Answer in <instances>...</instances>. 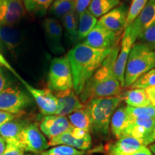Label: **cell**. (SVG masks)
<instances>
[{
    "mask_svg": "<svg viewBox=\"0 0 155 155\" xmlns=\"http://www.w3.org/2000/svg\"><path fill=\"white\" fill-rule=\"evenodd\" d=\"M120 43L116 44L96 71L85 85L79 98L83 104L98 98L119 96L122 87L114 73V65L119 53Z\"/></svg>",
    "mask_w": 155,
    "mask_h": 155,
    "instance_id": "1",
    "label": "cell"
},
{
    "mask_svg": "<svg viewBox=\"0 0 155 155\" xmlns=\"http://www.w3.org/2000/svg\"><path fill=\"white\" fill-rule=\"evenodd\" d=\"M111 49L99 50L83 43L75 45L68 53L73 75V90L78 96L85 85L101 67Z\"/></svg>",
    "mask_w": 155,
    "mask_h": 155,
    "instance_id": "2",
    "label": "cell"
},
{
    "mask_svg": "<svg viewBox=\"0 0 155 155\" xmlns=\"http://www.w3.org/2000/svg\"><path fill=\"white\" fill-rule=\"evenodd\" d=\"M119 96L94 98L85 104L91 121V131L102 139L110 134V124L113 114L122 101Z\"/></svg>",
    "mask_w": 155,
    "mask_h": 155,
    "instance_id": "3",
    "label": "cell"
},
{
    "mask_svg": "<svg viewBox=\"0 0 155 155\" xmlns=\"http://www.w3.org/2000/svg\"><path fill=\"white\" fill-rule=\"evenodd\" d=\"M155 68V50L141 42L131 48L124 73V88H129L139 77Z\"/></svg>",
    "mask_w": 155,
    "mask_h": 155,
    "instance_id": "4",
    "label": "cell"
},
{
    "mask_svg": "<svg viewBox=\"0 0 155 155\" xmlns=\"http://www.w3.org/2000/svg\"><path fill=\"white\" fill-rule=\"evenodd\" d=\"M48 87L54 93L73 89V75L67 56L54 58L48 76Z\"/></svg>",
    "mask_w": 155,
    "mask_h": 155,
    "instance_id": "5",
    "label": "cell"
},
{
    "mask_svg": "<svg viewBox=\"0 0 155 155\" xmlns=\"http://www.w3.org/2000/svg\"><path fill=\"white\" fill-rule=\"evenodd\" d=\"M32 103V97L17 87L9 86L0 92V111L18 116Z\"/></svg>",
    "mask_w": 155,
    "mask_h": 155,
    "instance_id": "6",
    "label": "cell"
},
{
    "mask_svg": "<svg viewBox=\"0 0 155 155\" xmlns=\"http://www.w3.org/2000/svg\"><path fill=\"white\" fill-rule=\"evenodd\" d=\"M17 141L19 147L25 152L35 154L42 153L49 147L47 139L36 123L25 125L21 131Z\"/></svg>",
    "mask_w": 155,
    "mask_h": 155,
    "instance_id": "7",
    "label": "cell"
},
{
    "mask_svg": "<svg viewBox=\"0 0 155 155\" xmlns=\"http://www.w3.org/2000/svg\"><path fill=\"white\" fill-rule=\"evenodd\" d=\"M121 36V35L116 34L97 22L95 28L82 40L81 43L96 49L109 50L116 44L119 43Z\"/></svg>",
    "mask_w": 155,
    "mask_h": 155,
    "instance_id": "8",
    "label": "cell"
},
{
    "mask_svg": "<svg viewBox=\"0 0 155 155\" xmlns=\"http://www.w3.org/2000/svg\"><path fill=\"white\" fill-rule=\"evenodd\" d=\"M30 96L34 98L42 114L45 116L56 115L58 109V100L51 90L39 89L32 86L24 79L20 80Z\"/></svg>",
    "mask_w": 155,
    "mask_h": 155,
    "instance_id": "9",
    "label": "cell"
},
{
    "mask_svg": "<svg viewBox=\"0 0 155 155\" xmlns=\"http://www.w3.org/2000/svg\"><path fill=\"white\" fill-rule=\"evenodd\" d=\"M136 41L137 40L131 35L129 28H126L122 35L119 51L116 58L114 69V73L122 88H124V73L128 58Z\"/></svg>",
    "mask_w": 155,
    "mask_h": 155,
    "instance_id": "10",
    "label": "cell"
},
{
    "mask_svg": "<svg viewBox=\"0 0 155 155\" xmlns=\"http://www.w3.org/2000/svg\"><path fill=\"white\" fill-rule=\"evenodd\" d=\"M23 0H0V26H12L25 15Z\"/></svg>",
    "mask_w": 155,
    "mask_h": 155,
    "instance_id": "11",
    "label": "cell"
},
{
    "mask_svg": "<svg viewBox=\"0 0 155 155\" xmlns=\"http://www.w3.org/2000/svg\"><path fill=\"white\" fill-rule=\"evenodd\" d=\"M128 12V6L121 4L107 14L100 17L98 22L116 34L121 35L127 27Z\"/></svg>",
    "mask_w": 155,
    "mask_h": 155,
    "instance_id": "12",
    "label": "cell"
},
{
    "mask_svg": "<svg viewBox=\"0 0 155 155\" xmlns=\"http://www.w3.org/2000/svg\"><path fill=\"white\" fill-rule=\"evenodd\" d=\"M43 28L50 50L55 54H61L64 48L62 45L63 26L61 22L55 17L47 18L44 21Z\"/></svg>",
    "mask_w": 155,
    "mask_h": 155,
    "instance_id": "13",
    "label": "cell"
},
{
    "mask_svg": "<svg viewBox=\"0 0 155 155\" xmlns=\"http://www.w3.org/2000/svg\"><path fill=\"white\" fill-rule=\"evenodd\" d=\"M71 127L72 125L70 123L68 117L59 115L45 116L40 124L41 132L50 140L58 135L66 132Z\"/></svg>",
    "mask_w": 155,
    "mask_h": 155,
    "instance_id": "14",
    "label": "cell"
},
{
    "mask_svg": "<svg viewBox=\"0 0 155 155\" xmlns=\"http://www.w3.org/2000/svg\"><path fill=\"white\" fill-rule=\"evenodd\" d=\"M155 23V0H149L140 14L128 26L131 35L137 40L139 36Z\"/></svg>",
    "mask_w": 155,
    "mask_h": 155,
    "instance_id": "15",
    "label": "cell"
},
{
    "mask_svg": "<svg viewBox=\"0 0 155 155\" xmlns=\"http://www.w3.org/2000/svg\"><path fill=\"white\" fill-rule=\"evenodd\" d=\"M54 94L58 100V109L56 115L65 116L85 107L73 89L56 92Z\"/></svg>",
    "mask_w": 155,
    "mask_h": 155,
    "instance_id": "16",
    "label": "cell"
},
{
    "mask_svg": "<svg viewBox=\"0 0 155 155\" xmlns=\"http://www.w3.org/2000/svg\"><path fill=\"white\" fill-rule=\"evenodd\" d=\"M154 127L155 120L151 118H134L131 116L130 124L126 129L123 137L129 136L139 139L143 141L144 145L145 141L152 133Z\"/></svg>",
    "mask_w": 155,
    "mask_h": 155,
    "instance_id": "17",
    "label": "cell"
},
{
    "mask_svg": "<svg viewBox=\"0 0 155 155\" xmlns=\"http://www.w3.org/2000/svg\"><path fill=\"white\" fill-rule=\"evenodd\" d=\"M143 146L145 145L141 140L124 136L114 142L106 144L105 152L107 155H130Z\"/></svg>",
    "mask_w": 155,
    "mask_h": 155,
    "instance_id": "18",
    "label": "cell"
},
{
    "mask_svg": "<svg viewBox=\"0 0 155 155\" xmlns=\"http://www.w3.org/2000/svg\"><path fill=\"white\" fill-rule=\"evenodd\" d=\"M130 122L131 116L127 106H119L112 116L110 124V130L114 138L118 139L123 137Z\"/></svg>",
    "mask_w": 155,
    "mask_h": 155,
    "instance_id": "19",
    "label": "cell"
},
{
    "mask_svg": "<svg viewBox=\"0 0 155 155\" xmlns=\"http://www.w3.org/2000/svg\"><path fill=\"white\" fill-rule=\"evenodd\" d=\"M49 147L58 146V145H67L73 147L78 150H88L91 147V137L86 139H76L71 134L68 130L66 132L54 137L48 141Z\"/></svg>",
    "mask_w": 155,
    "mask_h": 155,
    "instance_id": "20",
    "label": "cell"
},
{
    "mask_svg": "<svg viewBox=\"0 0 155 155\" xmlns=\"http://www.w3.org/2000/svg\"><path fill=\"white\" fill-rule=\"evenodd\" d=\"M0 40L10 52L14 53L22 42L18 30L12 26H0Z\"/></svg>",
    "mask_w": 155,
    "mask_h": 155,
    "instance_id": "21",
    "label": "cell"
},
{
    "mask_svg": "<svg viewBox=\"0 0 155 155\" xmlns=\"http://www.w3.org/2000/svg\"><path fill=\"white\" fill-rule=\"evenodd\" d=\"M121 96L126 104L131 107L139 108L150 106L144 89L129 88Z\"/></svg>",
    "mask_w": 155,
    "mask_h": 155,
    "instance_id": "22",
    "label": "cell"
},
{
    "mask_svg": "<svg viewBox=\"0 0 155 155\" xmlns=\"http://www.w3.org/2000/svg\"><path fill=\"white\" fill-rule=\"evenodd\" d=\"M78 18L79 15L75 11L65 15L61 19L62 26L65 30L67 38L72 44H75L78 42Z\"/></svg>",
    "mask_w": 155,
    "mask_h": 155,
    "instance_id": "23",
    "label": "cell"
},
{
    "mask_svg": "<svg viewBox=\"0 0 155 155\" xmlns=\"http://www.w3.org/2000/svg\"><path fill=\"white\" fill-rule=\"evenodd\" d=\"M15 119L0 126V136L6 142L17 141L21 131L26 125L24 121Z\"/></svg>",
    "mask_w": 155,
    "mask_h": 155,
    "instance_id": "24",
    "label": "cell"
},
{
    "mask_svg": "<svg viewBox=\"0 0 155 155\" xmlns=\"http://www.w3.org/2000/svg\"><path fill=\"white\" fill-rule=\"evenodd\" d=\"M98 20L88 9L79 15L78 18V42L84 40L95 28Z\"/></svg>",
    "mask_w": 155,
    "mask_h": 155,
    "instance_id": "25",
    "label": "cell"
},
{
    "mask_svg": "<svg viewBox=\"0 0 155 155\" xmlns=\"http://www.w3.org/2000/svg\"><path fill=\"white\" fill-rule=\"evenodd\" d=\"M121 4V0H92L88 10L96 18L101 17Z\"/></svg>",
    "mask_w": 155,
    "mask_h": 155,
    "instance_id": "26",
    "label": "cell"
},
{
    "mask_svg": "<svg viewBox=\"0 0 155 155\" xmlns=\"http://www.w3.org/2000/svg\"><path fill=\"white\" fill-rule=\"evenodd\" d=\"M75 11V0L61 1L55 0L50 7V12L55 18L62 19L65 15Z\"/></svg>",
    "mask_w": 155,
    "mask_h": 155,
    "instance_id": "27",
    "label": "cell"
},
{
    "mask_svg": "<svg viewBox=\"0 0 155 155\" xmlns=\"http://www.w3.org/2000/svg\"><path fill=\"white\" fill-rule=\"evenodd\" d=\"M70 123L73 127L79 128L83 130L91 131V121L88 111L86 108L70 114L68 116Z\"/></svg>",
    "mask_w": 155,
    "mask_h": 155,
    "instance_id": "28",
    "label": "cell"
},
{
    "mask_svg": "<svg viewBox=\"0 0 155 155\" xmlns=\"http://www.w3.org/2000/svg\"><path fill=\"white\" fill-rule=\"evenodd\" d=\"M53 0H23L25 9L32 14L45 15Z\"/></svg>",
    "mask_w": 155,
    "mask_h": 155,
    "instance_id": "29",
    "label": "cell"
},
{
    "mask_svg": "<svg viewBox=\"0 0 155 155\" xmlns=\"http://www.w3.org/2000/svg\"><path fill=\"white\" fill-rule=\"evenodd\" d=\"M84 151L78 150L67 145H58L52 147L50 150H45L41 153V155H85Z\"/></svg>",
    "mask_w": 155,
    "mask_h": 155,
    "instance_id": "30",
    "label": "cell"
},
{
    "mask_svg": "<svg viewBox=\"0 0 155 155\" xmlns=\"http://www.w3.org/2000/svg\"><path fill=\"white\" fill-rule=\"evenodd\" d=\"M150 86H155V68L150 70L139 77L129 88L145 89Z\"/></svg>",
    "mask_w": 155,
    "mask_h": 155,
    "instance_id": "31",
    "label": "cell"
},
{
    "mask_svg": "<svg viewBox=\"0 0 155 155\" xmlns=\"http://www.w3.org/2000/svg\"><path fill=\"white\" fill-rule=\"evenodd\" d=\"M149 0H132L128 12L127 25V27L132 23L134 19L138 17L140 12L144 9Z\"/></svg>",
    "mask_w": 155,
    "mask_h": 155,
    "instance_id": "32",
    "label": "cell"
},
{
    "mask_svg": "<svg viewBox=\"0 0 155 155\" xmlns=\"http://www.w3.org/2000/svg\"><path fill=\"white\" fill-rule=\"evenodd\" d=\"M128 112L131 117H144V118H151L155 120V106H148L145 107L134 108L131 106H127Z\"/></svg>",
    "mask_w": 155,
    "mask_h": 155,
    "instance_id": "33",
    "label": "cell"
},
{
    "mask_svg": "<svg viewBox=\"0 0 155 155\" xmlns=\"http://www.w3.org/2000/svg\"><path fill=\"white\" fill-rule=\"evenodd\" d=\"M139 42L146 45L150 49L155 50V23L147 28L139 36Z\"/></svg>",
    "mask_w": 155,
    "mask_h": 155,
    "instance_id": "34",
    "label": "cell"
},
{
    "mask_svg": "<svg viewBox=\"0 0 155 155\" xmlns=\"http://www.w3.org/2000/svg\"><path fill=\"white\" fill-rule=\"evenodd\" d=\"M2 155H24L25 151L19 147L18 141H7Z\"/></svg>",
    "mask_w": 155,
    "mask_h": 155,
    "instance_id": "35",
    "label": "cell"
},
{
    "mask_svg": "<svg viewBox=\"0 0 155 155\" xmlns=\"http://www.w3.org/2000/svg\"><path fill=\"white\" fill-rule=\"evenodd\" d=\"M70 132L76 139H86L88 138V137H91L90 134V132H88V131L79 129V128L74 127L73 126L70 129Z\"/></svg>",
    "mask_w": 155,
    "mask_h": 155,
    "instance_id": "36",
    "label": "cell"
},
{
    "mask_svg": "<svg viewBox=\"0 0 155 155\" xmlns=\"http://www.w3.org/2000/svg\"><path fill=\"white\" fill-rule=\"evenodd\" d=\"M0 68H5L9 70V71H10L12 73H13L19 81L22 78L17 73V71L13 68L12 66L11 65V64L7 61V59H6L5 57H4V55L1 53V52H0Z\"/></svg>",
    "mask_w": 155,
    "mask_h": 155,
    "instance_id": "37",
    "label": "cell"
},
{
    "mask_svg": "<svg viewBox=\"0 0 155 155\" xmlns=\"http://www.w3.org/2000/svg\"><path fill=\"white\" fill-rule=\"evenodd\" d=\"M91 1L92 0H75V12L78 13V15H79L83 12L87 10Z\"/></svg>",
    "mask_w": 155,
    "mask_h": 155,
    "instance_id": "38",
    "label": "cell"
},
{
    "mask_svg": "<svg viewBox=\"0 0 155 155\" xmlns=\"http://www.w3.org/2000/svg\"><path fill=\"white\" fill-rule=\"evenodd\" d=\"M10 86V81L4 73L2 69L0 68V92Z\"/></svg>",
    "mask_w": 155,
    "mask_h": 155,
    "instance_id": "39",
    "label": "cell"
},
{
    "mask_svg": "<svg viewBox=\"0 0 155 155\" xmlns=\"http://www.w3.org/2000/svg\"><path fill=\"white\" fill-rule=\"evenodd\" d=\"M17 115L8 113V112L0 111V126L7 123V122L10 121L12 120L16 119Z\"/></svg>",
    "mask_w": 155,
    "mask_h": 155,
    "instance_id": "40",
    "label": "cell"
},
{
    "mask_svg": "<svg viewBox=\"0 0 155 155\" xmlns=\"http://www.w3.org/2000/svg\"><path fill=\"white\" fill-rule=\"evenodd\" d=\"M144 90L147 98L150 102V105L155 106V86L148 87Z\"/></svg>",
    "mask_w": 155,
    "mask_h": 155,
    "instance_id": "41",
    "label": "cell"
},
{
    "mask_svg": "<svg viewBox=\"0 0 155 155\" xmlns=\"http://www.w3.org/2000/svg\"><path fill=\"white\" fill-rule=\"evenodd\" d=\"M130 155H152V152H151L149 147L147 146H143L139 150L136 151Z\"/></svg>",
    "mask_w": 155,
    "mask_h": 155,
    "instance_id": "42",
    "label": "cell"
},
{
    "mask_svg": "<svg viewBox=\"0 0 155 155\" xmlns=\"http://www.w3.org/2000/svg\"><path fill=\"white\" fill-rule=\"evenodd\" d=\"M155 142V127L153 129L152 133L151 134V135L148 137V139L145 141L144 145L145 146H147V145H150L151 144H153V143Z\"/></svg>",
    "mask_w": 155,
    "mask_h": 155,
    "instance_id": "43",
    "label": "cell"
},
{
    "mask_svg": "<svg viewBox=\"0 0 155 155\" xmlns=\"http://www.w3.org/2000/svg\"><path fill=\"white\" fill-rule=\"evenodd\" d=\"M6 141L0 136V155H2L6 149Z\"/></svg>",
    "mask_w": 155,
    "mask_h": 155,
    "instance_id": "44",
    "label": "cell"
},
{
    "mask_svg": "<svg viewBox=\"0 0 155 155\" xmlns=\"http://www.w3.org/2000/svg\"><path fill=\"white\" fill-rule=\"evenodd\" d=\"M149 148H150L151 152H152V153H154V154H155V142L153 143V144H150Z\"/></svg>",
    "mask_w": 155,
    "mask_h": 155,
    "instance_id": "45",
    "label": "cell"
},
{
    "mask_svg": "<svg viewBox=\"0 0 155 155\" xmlns=\"http://www.w3.org/2000/svg\"><path fill=\"white\" fill-rule=\"evenodd\" d=\"M121 1H124V2H129L130 0H121Z\"/></svg>",
    "mask_w": 155,
    "mask_h": 155,
    "instance_id": "46",
    "label": "cell"
},
{
    "mask_svg": "<svg viewBox=\"0 0 155 155\" xmlns=\"http://www.w3.org/2000/svg\"><path fill=\"white\" fill-rule=\"evenodd\" d=\"M61 1H71V0H61Z\"/></svg>",
    "mask_w": 155,
    "mask_h": 155,
    "instance_id": "47",
    "label": "cell"
}]
</instances>
